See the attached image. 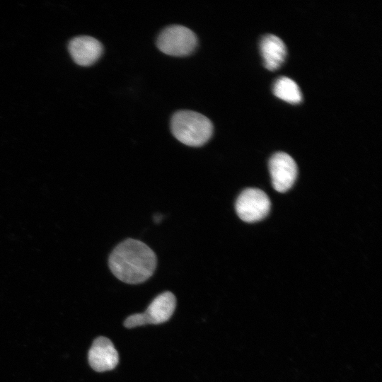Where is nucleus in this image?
<instances>
[{"mask_svg": "<svg viewBox=\"0 0 382 382\" xmlns=\"http://www.w3.org/2000/svg\"><path fill=\"white\" fill-rule=\"evenodd\" d=\"M69 52L73 60L83 66H91L96 62L103 52L102 44L90 36H78L69 43Z\"/></svg>", "mask_w": 382, "mask_h": 382, "instance_id": "nucleus-8", "label": "nucleus"}, {"mask_svg": "<svg viewBox=\"0 0 382 382\" xmlns=\"http://www.w3.org/2000/svg\"><path fill=\"white\" fill-rule=\"evenodd\" d=\"M176 306V299L170 291L158 295L149 304L144 313H134L128 316L124 325L132 328L146 324H160L166 322L172 316Z\"/></svg>", "mask_w": 382, "mask_h": 382, "instance_id": "nucleus-4", "label": "nucleus"}, {"mask_svg": "<svg viewBox=\"0 0 382 382\" xmlns=\"http://www.w3.org/2000/svg\"><path fill=\"white\" fill-rule=\"evenodd\" d=\"M174 137L190 146H200L206 144L213 134V125L206 116L192 110L176 112L170 121Z\"/></svg>", "mask_w": 382, "mask_h": 382, "instance_id": "nucleus-2", "label": "nucleus"}, {"mask_svg": "<svg viewBox=\"0 0 382 382\" xmlns=\"http://www.w3.org/2000/svg\"><path fill=\"white\" fill-rule=\"evenodd\" d=\"M157 47L162 52L175 57L190 54L197 45V37L190 28L172 25L165 28L158 35Z\"/></svg>", "mask_w": 382, "mask_h": 382, "instance_id": "nucleus-3", "label": "nucleus"}, {"mask_svg": "<svg viewBox=\"0 0 382 382\" xmlns=\"http://www.w3.org/2000/svg\"><path fill=\"white\" fill-rule=\"evenodd\" d=\"M260 48L267 69L275 70L284 62L286 47L279 37L272 34L265 35L261 39Z\"/></svg>", "mask_w": 382, "mask_h": 382, "instance_id": "nucleus-9", "label": "nucleus"}, {"mask_svg": "<svg viewBox=\"0 0 382 382\" xmlns=\"http://www.w3.org/2000/svg\"><path fill=\"white\" fill-rule=\"evenodd\" d=\"M273 93L279 98L290 103H299L302 93L298 84L286 76L278 78L273 85Z\"/></svg>", "mask_w": 382, "mask_h": 382, "instance_id": "nucleus-10", "label": "nucleus"}, {"mask_svg": "<svg viewBox=\"0 0 382 382\" xmlns=\"http://www.w3.org/2000/svg\"><path fill=\"white\" fill-rule=\"evenodd\" d=\"M162 219V216L161 214H156L154 216V220L156 223L159 222Z\"/></svg>", "mask_w": 382, "mask_h": 382, "instance_id": "nucleus-11", "label": "nucleus"}, {"mask_svg": "<svg viewBox=\"0 0 382 382\" xmlns=\"http://www.w3.org/2000/svg\"><path fill=\"white\" fill-rule=\"evenodd\" d=\"M157 259L154 252L144 243L128 238L112 250L108 265L112 274L127 284L145 282L154 274Z\"/></svg>", "mask_w": 382, "mask_h": 382, "instance_id": "nucleus-1", "label": "nucleus"}, {"mask_svg": "<svg viewBox=\"0 0 382 382\" xmlns=\"http://www.w3.org/2000/svg\"><path fill=\"white\" fill-rule=\"evenodd\" d=\"M270 200L262 190L248 188L243 190L236 202V211L243 221L255 222L265 218L270 209Z\"/></svg>", "mask_w": 382, "mask_h": 382, "instance_id": "nucleus-5", "label": "nucleus"}, {"mask_svg": "<svg viewBox=\"0 0 382 382\" xmlns=\"http://www.w3.org/2000/svg\"><path fill=\"white\" fill-rule=\"evenodd\" d=\"M88 362L98 372L110 371L115 368L119 355L114 345L108 338L100 336L94 340L88 351Z\"/></svg>", "mask_w": 382, "mask_h": 382, "instance_id": "nucleus-7", "label": "nucleus"}, {"mask_svg": "<svg viewBox=\"0 0 382 382\" xmlns=\"http://www.w3.org/2000/svg\"><path fill=\"white\" fill-rule=\"evenodd\" d=\"M269 169L273 187L280 192L292 187L298 173L295 161L284 152H277L270 158Z\"/></svg>", "mask_w": 382, "mask_h": 382, "instance_id": "nucleus-6", "label": "nucleus"}]
</instances>
